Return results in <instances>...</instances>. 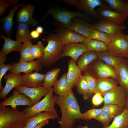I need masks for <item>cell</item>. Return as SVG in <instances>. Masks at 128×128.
Listing matches in <instances>:
<instances>
[{"label": "cell", "instance_id": "6da1fadb", "mask_svg": "<svg viewBox=\"0 0 128 128\" xmlns=\"http://www.w3.org/2000/svg\"><path fill=\"white\" fill-rule=\"evenodd\" d=\"M55 103L59 107L61 117L58 123L60 128H73L76 120L81 119L82 114L76 99L72 91L65 96H57Z\"/></svg>", "mask_w": 128, "mask_h": 128}, {"label": "cell", "instance_id": "7a4b0ae2", "mask_svg": "<svg viewBox=\"0 0 128 128\" xmlns=\"http://www.w3.org/2000/svg\"><path fill=\"white\" fill-rule=\"evenodd\" d=\"M44 41L48 42L42 56L37 59L41 64L45 67L54 64L62 57L64 45L56 33H51L44 37Z\"/></svg>", "mask_w": 128, "mask_h": 128}, {"label": "cell", "instance_id": "3957f363", "mask_svg": "<svg viewBox=\"0 0 128 128\" xmlns=\"http://www.w3.org/2000/svg\"><path fill=\"white\" fill-rule=\"evenodd\" d=\"M27 118L23 111L0 105V128H23Z\"/></svg>", "mask_w": 128, "mask_h": 128}, {"label": "cell", "instance_id": "277c9868", "mask_svg": "<svg viewBox=\"0 0 128 128\" xmlns=\"http://www.w3.org/2000/svg\"><path fill=\"white\" fill-rule=\"evenodd\" d=\"M54 92L53 88L51 87L42 100L32 106L25 108L22 111L27 118L36 116L38 113L42 112L47 111L52 113L57 118L59 119L54 107L57 96H53Z\"/></svg>", "mask_w": 128, "mask_h": 128}, {"label": "cell", "instance_id": "5b68a950", "mask_svg": "<svg viewBox=\"0 0 128 128\" xmlns=\"http://www.w3.org/2000/svg\"><path fill=\"white\" fill-rule=\"evenodd\" d=\"M50 14L62 25L61 27H64L70 25L72 19L75 18L80 17L87 20H91L86 15L80 11L73 12L62 9L50 7L41 20H44L47 16Z\"/></svg>", "mask_w": 128, "mask_h": 128}, {"label": "cell", "instance_id": "8992f818", "mask_svg": "<svg viewBox=\"0 0 128 128\" xmlns=\"http://www.w3.org/2000/svg\"><path fill=\"white\" fill-rule=\"evenodd\" d=\"M99 59L95 62L93 61L91 63L86 71L97 79L110 78L117 80V72L115 69Z\"/></svg>", "mask_w": 128, "mask_h": 128}, {"label": "cell", "instance_id": "52a82bcc", "mask_svg": "<svg viewBox=\"0 0 128 128\" xmlns=\"http://www.w3.org/2000/svg\"><path fill=\"white\" fill-rule=\"evenodd\" d=\"M108 48V51L116 56L122 58L127 57L128 43L126 35L122 30L111 36Z\"/></svg>", "mask_w": 128, "mask_h": 128}, {"label": "cell", "instance_id": "ba28073f", "mask_svg": "<svg viewBox=\"0 0 128 128\" xmlns=\"http://www.w3.org/2000/svg\"><path fill=\"white\" fill-rule=\"evenodd\" d=\"M62 1L67 4L75 5L80 11H83L86 14L95 18L100 19L101 18L96 13L94 9L100 7L105 3L102 0H65Z\"/></svg>", "mask_w": 128, "mask_h": 128}, {"label": "cell", "instance_id": "9c48e42d", "mask_svg": "<svg viewBox=\"0 0 128 128\" xmlns=\"http://www.w3.org/2000/svg\"><path fill=\"white\" fill-rule=\"evenodd\" d=\"M95 11L101 18L120 25H122L128 15L113 10L105 2L102 6L96 9Z\"/></svg>", "mask_w": 128, "mask_h": 128}, {"label": "cell", "instance_id": "30bf717a", "mask_svg": "<svg viewBox=\"0 0 128 128\" xmlns=\"http://www.w3.org/2000/svg\"><path fill=\"white\" fill-rule=\"evenodd\" d=\"M127 92L120 85L110 90L104 96V105L109 104L118 105L124 108Z\"/></svg>", "mask_w": 128, "mask_h": 128}, {"label": "cell", "instance_id": "8fae6325", "mask_svg": "<svg viewBox=\"0 0 128 128\" xmlns=\"http://www.w3.org/2000/svg\"><path fill=\"white\" fill-rule=\"evenodd\" d=\"M0 105L6 106H11L12 109L16 108L18 105H26L31 107L33 106L31 99L24 94H21L16 89L13 90L12 96L5 98L0 103Z\"/></svg>", "mask_w": 128, "mask_h": 128}, {"label": "cell", "instance_id": "7c38bea8", "mask_svg": "<svg viewBox=\"0 0 128 128\" xmlns=\"http://www.w3.org/2000/svg\"><path fill=\"white\" fill-rule=\"evenodd\" d=\"M21 94H24L31 100L33 105L39 102L43 96H46L49 91L41 87H27L19 86L15 87Z\"/></svg>", "mask_w": 128, "mask_h": 128}, {"label": "cell", "instance_id": "4fadbf2b", "mask_svg": "<svg viewBox=\"0 0 128 128\" xmlns=\"http://www.w3.org/2000/svg\"><path fill=\"white\" fill-rule=\"evenodd\" d=\"M35 8V6L29 3L23 6L17 13L16 22L31 25L33 27L36 26L40 21L34 19L32 17Z\"/></svg>", "mask_w": 128, "mask_h": 128}, {"label": "cell", "instance_id": "5bb4252c", "mask_svg": "<svg viewBox=\"0 0 128 128\" xmlns=\"http://www.w3.org/2000/svg\"><path fill=\"white\" fill-rule=\"evenodd\" d=\"M12 64V67L9 71L14 73H23L25 74L32 72L33 70L38 72L41 70L42 67L37 59L27 62L13 63Z\"/></svg>", "mask_w": 128, "mask_h": 128}, {"label": "cell", "instance_id": "9a60e30c", "mask_svg": "<svg viewBox=\"0 0 128 128\" xmlns=\"http://www.w3.org/2000/svg\"><path fill=\"white\" fill-rule=\"evenodd\" d=\"M54 32L64 45L70 43L83 42L85 38L74 31L65 27H60Z\"/></svg>", "mask_w": 128, "mask_h": 128}, {"label": "cell", "instance_id": "2e32d148", "mask_svg": "<svg viewBox=\"0 0 128 128\" xmlns=\"http://www.w3.org/2000/svg\"><path fill=\"white\" fill-rule=\"evenodd\" d=\"M94 28L112 36L118 31L125 29L124 25H119L111 21L101 18L95 24H91Z\"/></svg>", "mask_w": 128, "mask_h": 128}, {"label": "cell", "instance_id": "e0dca14e", "mask_svg": "<svg viewBox=\"0 0 128 128\" xmlns=\"http://www.w3.org/2000/svg\"><path fill=\"white\" fill-rule=\"evenodd\" d=\"M87 51L83 42L68 44L64 45L62 52V57H70L76 63L79 57Z\"/></svg>", "mask_w": 128, "mask_h": 128}, {"label": "cell", "instance_id": "ac0fdd59", "mask_svg": "<svg viewBox=\"0 0 128 128\" xmlns=\"http://www.w3.org/2000/svg\"><path fill=\"white\" fill-rule=\"evenodd\" d=\"M21 75V73H10L5 75L4 78L6 81V84L0 93V99H5L8 94L14 87L23 86Z\"/></svg>", "mask_w": 128, "mask_h": 128}, {"label": "cell", "instance_id": "d6986e66", "mask_svg": "<svg viewBox=\"0 0 128 128\" xmlns=\"http://www.w3.org/2000/svg\"><path fill=\"white\" fill-rule=\"evenodd\" d=\"M91 25L81 19L75 18L72 19L70 25L64 27L73 30L86 38L92 39L90 32Z\"/></svg>", "mask_w": 128, "mask_h": 128}, {"label": "cell", "instance_id": "ffe728a7", "mask_svg": "<svg viewBox=\"0 0 128 128\" xmlns=\"http://www.w3.org/2000/svg\"><path fill=\"white\" fill-rule=\"evenodd\" d=\"M45 75L36 72L21 75L23 86L31 87H41Z\"/></svg>", "mask_w": 128, "mask_h": 128}, {"label": "cell", "instance_id": "44dd1931", "mask_svg": "<svg viewBox=\"0 0 128 128\" xmlns=\"http://www.w3.org/2000/svg\"><path fill=\"white\" fill-rule=\"evenodd\" d=\"M24 4L23 2L14 5L9 10L7 15L1 18L3 25L0 30L4 32L9 38H10L12 33L14 24L13 18L14 14L18 9Z\"/></svg>", "mask_w": 128, "mask_h": 128}, {"label": "cell", "instance_id": "7402d4cb", "mask_svg": "<svg viewBox=\"0 0 128 128\" xmlns=\"http://www.w3.org/2000/svg\"><path fill=\"white\" fill-rule=\"evenodd\" d=\"M118 83L117 80L113 78L97 79L94 93H99L104 96L108 91L118 86Z\"/></svg>", "mask_w": 128, "mask_h": 128}, {"label": "cell", "instance_id": "603a6c76", "mask_svg": "<svg viewBox=\"0 0 128 128\" xmlns=\"http://www.w3.org/2000/svg\"><path fill=\"white\" fill-rule=\"evenodd\" d=\"M76 63L71 58L69 60L68 63V70L66 74V79L72 89L76 86L82 75V72Z\"/></svg>", "mask_w": 128, "mask_h": 128}, {"label": "cell", "instance_id": "cb8c5ba5", "mask_svg": "<svg viewBox=\"0 0 128 128\" xmlns=\"http://www.w3.org/2000/svg\"><path fill=\"white\" fill-rule=\"evenodd\" d=\"M66 75V73H64L53 86L54 92L60 96H67L72 91L71 88L67 80Z\"/></svg>", "mask_w": 128, "mask_h": 128}, {"label": "cell", "instance_id": "d4e9b609", "mask_svg": "<svg viewBox=\"0 0 128 128\" xmlns=\"http://www.w3.org/2000/svg\"><path fill=\"white\" fill-rule=\"evenodd\" d=\"M56 117L51 113L47 111L40 112L35 116L27 118L25 125L23 128H34L38 124L47 119L54 120Z\"/></svg>", "mask_w": 128, "mask_h": 128}, {"label": "cell", "instance_id": "484cf974", "mask_svg": "<svg viewBox=\"0 0 128 128\" xmlns=\"http://www.w3.org/2000/svg\"><path fill=\"white\" fill-rule=\"evenodd\" d=\"M0 37L4 40V43L0 53L6 56L9 53L13 51H19L22 44L17 40H13L10 38L6 37L4 34H1Z\"/></svg>", "mask_w": 128, "mask_h": 128}, {"label": "cell", "instance_id": "4316f807", "mask_svg": "<svg viewBox=\"0 0 128 128\" xmlns=\"http://www.w3.org/2000/svg\"><path fill=\"white\" fill-rule=\"evenodd\" d=\"M97 58L96 52L87 51L80 56L78 62V66L82 72L86 71L90 64Z\"/></svg>", "mask_w": 128, "mask_h": 128}, {"label": "cell", "instance_id": "83f0119b", "mask_svg": "<svg viewBox=\"0 0 128 128\" xmlns=\"http://www.w3.org/2000/svg\"><path fill=\"white\" fill-rule=\"evenodd\" d=\"M83 42L87 51H92L96 52L109 51L108 45L102 41L92 38H85Z\"/></svg>", "mask_w": 128, "mask_h": 128}, {"label": "cell", "instance_id": "f1b7e54d", "mask_svg": "<svg viewBox=\"0 0 128 128\" xmlns=\"http://www.w3.org/2000/svg\"><path fill=\"white\" fill-rule=\"evenodd\" d=\"M96 53L99 59L112 66L116 70L120 64L123 61L122 58L116 56L109 51L96 52Z\"/></svg>", "mask_w": 128, "mask_h": 128}, {"label": "cell", "instance_id": "f546056e", "mask_svg": "<svg viewBox=\"0 0 128 128\" xmlns=\"http://www.w3.org/2000/svg\"><path fill=\"white\" fill-rule=\"evenodd\" d=\"M117 81L127 92L128 91V66L123 61L116 70Z\"/></svg>", "mask_w": 128, "mask_h": 128}, {"label": "cell", "instance_id": "4dcf8cb0", "mask_svg": "<svg viewBox=\"0 0 128 128\" xmlns=\"http://www.w3.org/2000/svg\"><path fill=\"white\" fill-rule=\"evenodd\" d=\"M59 68H56L47 72L44 77L42 87L49 91L58 80L60 71Z\"/></svg>", "mask_w": 128, "mask_h": 128}, {"label": "cell", "instance_id": "1f68e13d", "mask_svg": "<svg viewBox=\"0 0 128 128\" xmlns=\"http://www.w3.org/2000/svg\"><path fill=\"white\" fill-rule=\"evenodd\" d=\"M30 33L28 25L24 23H18L15 36L16 40L21 43L32 40Z\"/></svg>", "mask_w": 128, "mask_h": 128}, {"label": "cell", "instance_id": "d6a6232c", "mask_svg": "<svg viewBox=\"0 0 128 128\" xmlns=\"http://www.w3.org/2000/svg\"><path fill=\"white\" fill-rule=\"evenodd\" d=\"M102 128H128V111L124 109L121 114L114 118L109 126Z\"/></svg>", "mask_w": 128, "mask_h": 128}, {"label": "cell", "instance_id": "836d02e7", "mask_svg": "<svg viewBox=\"0 0 128 128\" xmlns=\"http://www.w3.org/2000/svg\"><path fill=\"white\" fill-rule=\"evenodd\" d=\"M113 10L128 15V2L124 0H103Z\"/></svg>", "mask_w": 128, "mask_h": 128}, {"label": "cell", "instance_id": "e575fe53", "mask_svg": "<svg viewBox=\"0 0 128 128\" xmlns=\"http://www.w3.org/2000/svg\"><path fill=\"white\" fill-rule=\"evenodd\" d=\"M76 86L78 93L83 95V98L84 100H87L89 98V87L87 80L84 75H81Z\"/></svg>", "mask_w": 128, "mask_h": 128}, {"label": "cell", "instance_id": "d590c367", "mask_svg": "<svg viewBox=\"0 0 128 128\" xmlns=\"http://www.w3.org/2000/svg\"><path fill=\"white\" fill-rule=\"evenodd\" d=\"M32 42L30 40L22 44L19 52L20 57L19 62H27L31 61V50Z\"/></svg>", "mask_w": 128, "mask_h": 128}, {"label": "cell", "instance_id": "8d00e7d4", "mask_svg": "<svg viewBox=\"0 0 128 128\" xmlns=\"http://www.w3.org/2000/svg\"><path fill=\"white\" fill-rule=\"evenodd\" d=\"M90 32L92 39H96L104 42L108 45L111 40V36L101 31L96 29L91 26Z\"/></svg>", "mask_w": 128, "mask_h": 128}, {"label": "cell", "instance_id": "74e56055", "mask_svg": "<svg viewBox=\"0 0 128 128\" xmlns=\"http://www.w3.org/2000/svg\"><path fill=\"white\" fill-rule=\"evenodd\" d=\"M45 47L42 42L40 41L35 45H32L31 50V61H33L35 59L40 58L43 54Z\"/></svg>", "mask_w": 128, "mask_h": 128}, {"label": "cell", "instance_id": "f35d334b", "mask_svg": "<svg viewBox=\"0 0 128 128\" xmlns=\"http://www.w3.org/2000/svg\"><path fill=\"white\" fill-rule=\"evenodd\" d=\"M102 108L103 111L107 113L114 118L115 117L121 114L125 109L124 108L113 104L104 105Z\"/></svg>", "mask_w": 128, "mask_h": 128}, {"label": "cell", "instance_id": "ab89813d", "mask_svg": "<svg viewBox=\"0 0 128 128\" xmlns=\"http://www.w3.org/2000/svg\"><path fill=\"white\" fill-rule=\"evenodd\" d=\"M83 72L84 75L86 78L89 85V90L88 97L90 98L94 93V90L97 84V79L87 71H84Z\"/></svg>", "mask_w": 128, "mask_h": 128}, {"label": "cell", "instance_id": "60d3db41", "mask_svg": "<svg viewBox=\"0 0 128 128\" xmlns=\"http://www.w3.org/2000/svg\"><path fill=\"white\" fill-rule=\"evenodd\" d=\"M102 111V108L89 110L82 114L81 119L88 121L92 119H95Z\"/></svg>", "mask_w": 128, "mask_h": 128}, {"label": "cell", "instance_id": "b9f144b4", "mask_svg": "<svg viewBox=\"0 0 128 128\" xmlns=\"http://www.w3.org/2000/svg\"><path fill=\"white\" fill-rule=\"evenodd\" d=\"M114 119L109 114L103 111L95 119L100 122L103 127H106L110 125L111 122Z\"/></svg>", "mask_w": 128, "mask_h": 128}, {"label": "cell", "instance_id": "7bdbcfd3", "mask_svg": "<svg viewBox=\"0 0 128 128\" xmlns=\"http://www.w3.org/2000/svg\"><path fill=\"white\" fill-rule=\"evenodd\" d=\"M18 0H0V16L5 14L7 8L11 5L18 4Z\"/></svg>", "mask_w": 128, "mask_h": 128}, {"label": "cell", "instance_id": "ee69618b", "mask_svg": "<svg viewBox=\"0 0 128 128\" xmlns=\"http://www.w3.org/2000/svg\"><path fill=\"white\" fill-rule=\"evenodd\" d=\"M13 65L12 64H5L0 65V91H1L3 88L1 84V80L3 77L5 75L6 73L11 69Z\"/></svg>", "mask_w": 128, "mask_h": 128}, {"label": "cell", "instance_id": "f6af8a7d", "mask_svg": "<svg viewBox=\"0 0 128 128\" xmlns=\"http://www.w3.org/2000/svg\"><path fill=\"white\" fill-rule=\"evenodd\" d=\"M104 101L103 98L100 94L95 93L92 99V102L94 106H97L101 104Z\"/></svg>", "mask_w": 128, "mask_h": 128}, {"label": "cell", "instance_id": "bcb514c9", "mask_svg": "<svg viewBox=\"0 0 128 128\" xmlns=\"http://www.w3.org/2000/svg\"><path fill=\"white\" fill-rule=\"evenodd\" d=\"M40 35L36 30L32 31L30 33V36L32 39L37 38L39 37Z\"/></svg>", "mask_w": 128, "mask_h": 128}, {"label": "cell", "instance_id": "7dc6e473", "mask_svg": "<svg viewBox=\"0 0 128 128\" xmlns=\"http://www.w3.org/2000/svg\"><path fill=\"white\" fill-rule=\"evenodd\" d=\"M49 119H47L43 121L38 124L34 128H42L44 126L49 123Z\"/></svg>", "mask_w": 128, "mask_h": 128}, {"label": "cell", "instance_id": "c3c4849f", "mask_svg": "<svg viewBox=\"0 0 128 128\" xmlns=\"http://www.w3.org/2000/svg\"><path fill=\"white\" fill-rule=\"evenodd\" d=\"M7 60V58L3 54L0 53V65L4 64L5 62Z\"/></svg>", "mask_w": 128, "mask_h": 128}, {"label": "cell", "instance_id": "681fc988", "mask_svg": "<svg viewBox=\"0 0 128 128\" xmlns=\"http://www.w3.org/2000/svg\"><path fill=\"white\" fill-rule=\"evenodd\" d=\"M36 30L40 34L43 33V27L41 26L37 27L36 28Z\"/></svg>", "mask_w": 128, "mask_h": 128}, {"label": "cell", "instance_id": "f907efd6", "mask_svg": "<svg viewBox=\"0 0 128 128\" xmlns=\"http://www.w3.org/2000/svg\"><path fill=\"white\" fill-rule=\"evenodd\" d=\"M124 108L128 111V91L127 92V95Z\"/></svg>", "mask_w": 128, "mask_h": 128}, {"label": "cell", "instance_id": "816d5d0a", "mask_svg": "<svg viewBox=\"0 0 128 128\" xmlns=\"http://www.w3.org/2000/svg\"><path fill=\"white\" fill-rule=\"evenodd\" d=\"M73 128H90L88 127L87 125H85L83 126H78L75 127H74Z\"/></svg>", "mask_w": 128, "mask_h": 128}, {"label": "cell", "instance_id": "f5cc1de1", "mask_svg": "<svg viewBox=\"0 0 128 128\" xmlns=\"http://www.w3.org/2000/svg\"><path fill=\"white\" fill-rule=\"evenodd\" d=\"M126 38L128 41V35H126ZM127 57H128V48L127 50Z\"/></svg>", "mask_w": 128, "mask_h": 128}]
</instances>
